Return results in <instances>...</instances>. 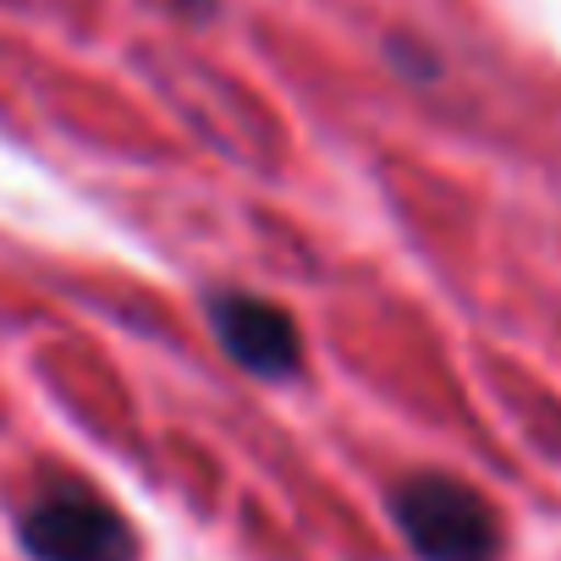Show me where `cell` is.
I'll return each instance as SVG.
<instances>
[{
    "mask_svg": "<svg viewBox=\"0 0 561 561\" xmlns=\"http://www.w3.org/2000/svg\"><path fill=\"white\" fill-rule=\"evenodd\" d=\"M391 517L419 561H495L501 556L495 506L451 473H419L397 484Z\"/></svg>",
    "mask_w": 561,
    "mask_h": 561,
    "instance_id": "6da1fadb",
    "label": "cell"
},
{
    "mask_svg": "<svg viewBox=\"0 0 561 561\" xmlns=\"http://www.w3.org/2000/svg\"><path fill=\"white\" fill-rule=\"evenodd\" d=\"M18 539L34 561H133V528L122 523V512L83 490V484H45L23 517H18Z\"/></svg>",
    "mask_w": 561,
    "mask_h": 561,
    "instance_id": "7a4b0ae2",
    "label": "cell"
},
{
    "mask_svg": "<svg viewBox=\"0 0 561 561\" xmlns=\"http://www.w3.org/2000/svg\"><path fill=\"white\" fill-rule=\"evenodd\" d=\"M209 331L231 353V364H242L259 380H293L304 369L298 320L259 293H215L209 298Z\"/></svg>",
    "mask_w": 561,
    "mask_h": 561,
    "instance_id": "3957f363",
    "label": "cell"
}]
</instances>
